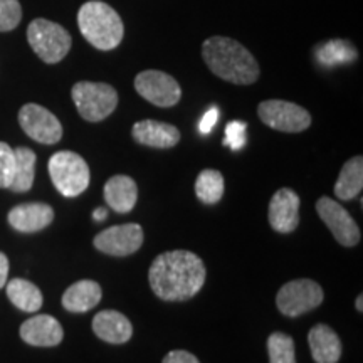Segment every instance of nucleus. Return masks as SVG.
<instances>
[{"mask_svg": "<svg viewBox=\"0 0 363 363\" xmlns=\"http://www.w3.org/2000/svg\"><path fill=\"white\" fill-rule=\"evenodd\" d=\"M206 278L203 261L184 249L160 254L148 271L150 288L163 301H187L201 291Z\"/></svg>", "mask_w": 363, "mask_h": 363, "instance_id": "nucleus-1", "label": "nucleus"}, {"mask_svg": "<svg viewBox=\"0 0 363 363\" xmlns=\"http://www.w3.org/2000/svg\"><path fill=\"white\" fill-rule=\"evenodd\" d=\"M202 57L208 69L227 83L247 86L259 79L261 69L256 57L230 38L214 35L203 40Z\"/></svg>", "mask_w": 363, "mask_h": 363, "instance_id": "nucleus-2", "label": "nucleus"}, {"mask_svg": "<svg viewBox=\"0 0 363 363\" xmlns=\"http://www.w3.org/2000/svg\"><path fill=\"white\" fill-rule=\"evenodd\" d=\"M78 26L83 38L99 51L116 49L125 35L120 13L101 0H89L81 6Z\"/></svg>", "mask_w": 363, "mask_h": 363, "instance_id": "nucleus-3", "label": "nucleus"}, {"mask_svg": "<svg viewBox=\"0 0 363 363\" xmlns=\"http://www.w3.org/2000/svg\"><path fill=\"white\" fill-rule=\"evenodd\" d=\"M48 169L54 187L65 197H78L89 187V167L78 153L69 152V150L54 153L49 158Z\"/></svg>", "mask_w": 363, "mask_h": 363, "instance_id": "nucleus-4", "label": "nucleus"}, {"mask_svg": "<svg viewBox=\"0 0 363 363\" xmlns=\"http://www.w3.org/2000/svg\"><path fill=\"white\" fill-rule=\"evenodd\" d=\"M72 101L79 116L89 123L106 120L118 106V93L108 83L79 81L71 89Z\"/></svg>", "mask_w": 363, "mask_h": 363, "instance_id": "nucleus-5", "label": "nucleus"}, {"mask_svg": "<svg viewBox=\"0 0 363 363\" xmlns=\"http://www.w3.org/2000/svg\"><path fill=\"white\" fill-rule=\"evenodd\" d=\"M27 40L45 65L61 62L71 51V34L62 26L48 19H35L27 27Z\"/></svg>", "mask_w": 363, "mask_h": 363, "instance_id": "nucleus-6", "label": "nucleus"}, {"mask_svg": "<svg viewBox=\"0 0 363 363\" xmlns=\"http://www.w3.org/2000/svg\"><path fill=\"white\" fill-rule=\"evenodd\" d=\"M325 293L313 279H294L281 286L276 294V306L284 316L296 318L316 310L323 303Z\"/></svg>", "mask_w": 363, "mask_h": 363, "instance_id": "nucleus-7", "label": "nucleus"}, {"mask_svg": "<svg viewBox=\"0 0 363 363\" xmlns=\"http://www.w3.org/2000/svg\"><path fill=\"white\" fill-rule=\"evenodd\" d=\"M257 116L266 126L283 133H301L311 126V115L296 103L267 99L257 106Z\"/></svg>", "mask_w": 363, "mask_h": 363, "instance_id": "nucleus-8", "label": "nucleus"}, {"mask_svg": "<svg viewBox=\"0 0 363 363\" xmlns=\"http://www.w3.org/2000/svg\"><path fill=\"white\" fill-rule=\"evenodd\" d=\"M135 89L143 99L158 108L175 106L182 98V88L174 76L158 69L140 72L135 78Z\"/></svg>", "mask_w": 363, "mask_h": 363, "instance_id": "nucleus-9", "label": "nucleus"}, {"mask_svg": "<svg viewBox=\"0 0 363 363\" xmlns=\"http://www.w3.org/2000/svg\"><path fill=\"white\" fill-rule=\"evenodd\" d=\"M19 125L27 136L43 145H56L62 138V125L48 108L27 103L19 111Z\"/></svg>", "mask_w": 363, "mask_h": 363, "instance_id": "nucleus-10", "label": "nucleus"}, {"mask_svg": "<svg viewBox=\"0 0 363 363\" xmlns=\"http://www.w3.org/2000/svg\"><path fill=\"white\" fill-rule=\"evenodd\" d=\"M316 212L325 222L333 238L345 247H353L360 242V227L342 203L330 197H321L316 202Z\"/></svg>", "mask_w": 363, "mask_h": 363, "instance_id": "nucleus-11", "label": "nucleus"}, {"mask_svg": "<svg viewBox=\"0 0 363 363\" xmlns=\"http://www.w3.org/2000/svg\"><path fill=\"white\" fill-rule=\"evenodd\" d=\"M143 229L140 224H121L108 227L94 238L93 244L99 252L106 256L126 257L143 246Z\"/></svg>", "mask_w": 363, "mask_h": 363, "instance_id": "nucleus-12", "label": "nucleus"}, {"mask_svg": "<svg viewBox=\"0 0 363 363\" xmlns=\"http://www.w3.org/2000/svg\"><path fill=\"white\" fill-rule=\"evenodd\" d=\"M299 206L301 199L291 189H279L271 197L267 219L276 233L289 234L299 225Z\"/></svg>", "mask_w": 363, "mask_h": 363, "instance_id": "nucleus-13", "label": "nucleus"}, {"mask_svg": "<svg viewBox=\"0 0 363 363\" xmlns=\"http://www.w3.org/2000/svg\"><path fill=\"white\" fill-rule=\"evenodd\" d=\"M19 335L33 347H57L65 338V330L54 316L35 315L21 325Z\"/></svg>", "mask_w": 363, "mask_h": 363, "instance_id": "nucleus-14", "label": "nucleus"}, {"mask_svg": "<svg viewBox=\"0 0 363 363\" xmlns=\"http://www.w3.org/2000/svg\"><path fill=\"white\" fill-rule=\"evenodd\" d=\"M7 220L12 229H16L17 233L33 234L39 233V230H43L48 225L52 224L54 211L51 206H48V203H21V206L11 208Z\"/></svg>", "mask_w": 363, "mask_h": 363, "instance_id": "nucleus-15", "label": "nucleus"}, {"mask_svg": "<svg viewBox=\"0 0 363 363\" xmlns=\"http://www.w3.org/2000/svg\"><path fill=\"white\" fill-rule=\"evenodd\" d=\"M131 136L136 143L158 150L174 148L180 142V131L177 126L155 120L136 121L131 128Z\"/></svg>", "mask_w": 363, "mask_h": 363, "instance_id": "nucleus-16", "label": "nucleus"}, {"mask_svg": "<svg viewBox=\"0 0 363 363\" xmlns=\"http://www.w3.org/2000/svg\"><path fill=\"white\" fill-rule=\"evenodd\" d=\"M93 331L99 340L113 345H123L133 337V326L123 313L103 310L93 318Z\"/></svg>", "mask_w": 363, "mask_h": 363, "instance_id": "nucleus-17", "label": "nucleus"}, {"mask_svg": "<svg viewBox=\"0 0 363 363\" xmlns=\"http://www.w3.org/2000/svg\"><path fill=\"white\" fill-rule=\"evenodd\" d=\"M104 201L118 214H128L138 201V185L128 175H113L104 184Z\"/></svg>", "mask_w": 363, "mask_h": 363, "instance_id": "nucleus-18", "label": "nucleus"}, {"mask_svg": "<svg viewBox=\"0 0 363 363\" xmlns=\"http://www.w3.org/2000/svg\"><path fill=\"white\" fill-rule=\"evenodd\" d=\"M308 345L316 363H338L342 357V342L328 325L313 326L308 333Z\"/></svg>", "mask_w": 363, "mask_h": 363, "instance_id": "nucleus-19", "label": "nucleus"}, {"mask_svg": "<svg viewBox=\"0 0 363 363\" xmlns=\"http://www.w3.org/2000/svg\"><path fill=\"white\" fill-rule=\"evenodd\" d=\"M103 289L96 281L81 279L71 284L62 294V306L69 313H86L99 305Z\"/></svg>", "mask_w": 363, "mask_h": 363, "instance_id": "nucleus-20", "label": "nucleus"}, {"mask_svg": "<svg viewBox=\"0 0 363 363\" xmlns=\"http://www.w3.org/2000/svg\"><path fill=\"white\" fill-rule=\"evenodd\" d=\"M363 189V158L353 157L340 170L338 180L335 184V195L340 201H353Z\"/></svg>", "mask_w": 363, "mask_h": 363, "instance_id": "nucleus-21", "label": "nucleus"}, {"mask_svg": "<svg viewBox=\"0 0 363 363\" xmlns=\"http://www.w3.org/2000/svg\"><path fill=\"white\" fill-rule=\"evenodd\" d=\"M6 289L7 298L11 299L12 305L19 308L21 311L35 313L40 310V306H43V293H40L38 286L30 283V281L22 278L11 279L9 283H6Z\"/></svg>", "mask_w": 363, "mask_h": 363, "instance_id": "nucleus-22", "label": "nucleus"}, {"mask_svg": "<svg viewBox=\"0 0 363 363\" xmlns=\"http://www.w3.org/2000/svg\"><path fill=\"white\" fill-rule=\"evenodd\" d=\"M16 153V172H13V180L9 190L12 192H29L34 185V177H35V162L38 157L30 148L19 147L13 150Z\"/></svg>", "mask_w": 363, "mask_h": 363, "instance_id": "nucleus-23", "label": "nucleus"}, {"mask_svg": "<svg viewBox=\"0 0 363 363\" xmlns=\"http://www.w3.org/2000/svg\"><path fill=\"white\" fill-rule=\"evenodd\" d=\"M195 195L199 201L207 203V206H216L224 197L225 182L224 175L219 170L207 169L199 174L197 180H195Z\"/></svg>", "mask_w": 363, "mask_h": 363, "instance_id": "nucleus-24", "label": "nucleus"}, {"mask_svg": "<svg viewBox=\"0 0 363 363\" xmlns=\"http://www.w3.org/2000/svg\"><path fill=\"white\" fill-rule=\"evenodd\" d=\"M267 353H269V363H296L293 338L283 331H274L269 335Z\"/></svg>", "mask_w": 363, "mask_h": 363, "instance_id": "nucleus-25", "label": "nucleus"}, {"mask_svg": "<svg viewBox=\"0 0 363 363\" xmlns=\"http://www.w3.org/2000/svg\"><path fill=\"white\" fill-rule=\"evenodd\" d=\"M316 54H318V59L328 66L350 61V59L357 56L355 49H353L348 43H345V40H340V39L330 40V43H326L325 45H321V48H318Z\"/></svg>", "mask_w": 363, "mask_h": 363, "instance_id": "nucleus-26", "label": "nucleus"}, {"mask_svg": "<svg viewBox=\"0 0 363 363\" xmlns=\"http://www.w3.org/2000/svg\"><path fill=\"white\" fill-rule=\"evenodd\" d=\"M21 21L22 7L19 0H0V33H11Z\"/></svg>", "mask_w": 363, "mask_h": 363, "instance_id": "nucleus-27", "label": "nucleus"}, {"mask_svg": "<svg viewBox=\"0 0 363 363\" xmlns=\"http://www.w3.org/2000/svg\"><path fill=\"white\" fill-rule=\"evenodd\" d=\"M16 172V153L6 142H0V189H9Z\"/></svg>", "mask_w": 363, "mask_h": 363, "instance_id": "nucleus-28", "label": "nucleus"}, {"mask_svg": "<svg viewBox=\"0 0 363 363\" xmlns=\"http://www.w3.org/2000/svg\"><path fill=\"white\" fill-rule=\"evenodd\" d=\"M246 130L247 126L244 121H230L225 130L224 145H229L233 150H239L246 145Z\"/></svg>", "mask_w": 363, "mask_h": 363, "instance_id": "nucleus-29", "label": "nucleus"}, {"mask_svg": "<svg viewBox=\"0 0 363 363\" xmlns=\"http://www.w3.org/2000/svg\"><path fill=\"white\" fill-rule=\"evenodd\" d=\"M162 363H201V362H199V358L192 355L190 352L174 350L167 353Z\"/></svg>", "mask_w": 363, "mask_h": 363, "instance_id": "nucleus-30", "label": "nucleus"}, {"mask_svg": "<svg viewBox=\"0 0 363 363\" xmlns=\"http://www.w3.org/2000/svg\"><path fill=\"white\" fill-rule=\"evenodd\" d=\"M217 116H219V111L216 110V108H211L206 115H203L202 121H201V131L202 133H208V131L212 130V126L216 125L217 121Z\"/></svg>", "mask_w": 363, "mask_h": 363, "instance_id": "nucleus-31", "label": "nucleus"}, {"mask_svg": "<svg viewBox=\"0 0 363 363\" xmlns=\"http://www.w3.org/2000/svg\"><path fill=\"white\" fill-rule=\"evenodd\" d=\"M9 278V259L4 252H0V289L4 288Z\"/></svg>", "mask_w": 363, "mask_h": 363, "instance_id": "nucleus-32", "label": "nucleus"}, {"mask_svg": "<svg viewBox=\"0 0 363 363\" xmlns=\"http://www.w3.org/2000/svg\"><path fill=\"white\" fill-rule=\"evenodd\" d=\"M106 216H108V212H106V208H96V211H94V214H93V217H94V220H104L106 219Z\"/></svg>", "mask_w": 363, "mask_h": 363, "instance_id": "nucleus-33", "label": "nucleus"}, {"mask_svg": "<svg viewBox=\"0 0 363 363\" xmlns=\"http://www.w3.org/2000/svg\"><path fill=\"white\" fill-rule=\"evenodd\" d=\"M362 299H363L362 294H358L357 299H355V308H357V310L360 311V313L363 311V301H362Z\"/></svg>", "mask_w": 363, "mask_h": 363, "instance_id": "nucleus-34", "label": "nucleus"}]
</instances>
